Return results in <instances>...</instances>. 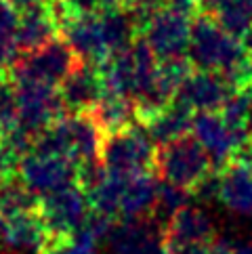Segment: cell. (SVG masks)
I'll return each mask as SVG.
<instances>
[{
	"label": "cell",
	"instance_id": "obj_1",
	"mask_svg": "<svg viewBox=\"0 0 252 254\" xmlns=\"http://www.w3.org/2000/svg\"><path fill=\"white\" fill-rule=\"evenodd\" d=\"M105 132L99 128L91 114H65L44 130L34 149L67 158L76 166L101 160Z\"/></svg>",
	"mask_w": 252,
	"mask_h": 254
},
{
	"label": "cell",
	"instance_id": "obj_2",
	"mask_svg": "<svg viewBox=\"0 0 252 254\" xmlns=\"http://www.w3.org/2000/svg\"><path fill=\"white\" fill-rule=\"evenodd\" d=\"M158 147L143 124H132L120 132L105 134L101 164L107 172L124 177L151 175L156 170Z\"/></svg>",
	"mask_w": 252,
	"mask_h": 254
},
{
	"label": "cell",
	"instance_id": "obj_3",
	"mask_svg": "<svg viewBox=\"0 0 252 254\" xmlns=\"http://www.w3.org/2000/svg\"><path fill=\"white\" fill-rule=\"evenodd\" d=\"M82 61L78 59L69 44L63 38H55L32 53H21L19 59L13 63V67L8 69V74L15 82H30L59 88L63 80Z\"/></svg>",
	"mask_w": 252,
	"mask_h": 254
},
{
	"label": "cell",
	"instance_id": "obj_4",
	"mask_svg": "<svg viewBox=\"0 0 252 254\" xmlns=\"http://www.w3.org/2000/svg\"><path fill=\"white\" fill-rule=\"evenodd\" d=\"M214 166L204 147L195 141L193 134H187L183 139H177L168 145L158 147L156 153V172L164 183L191 189L200 181L212 172Z\"/></svg>",
	"mask_w": 252,
	"mask_h": 254
},
{
	"label": "cell",
	"instance_id": "obj_5",
	"mask_svg": "<svg viewBox=\"0 0 252 254\" xmlns=\"http://www.w3.org/2000/svg\"><path fill=\"white\" fill-rule=\"evenodd\" d=\"M38 212L44 227H47L51 246L55 242L74 238L78 231H82L93 214V206L82 189L78 185H71L57 193L42 197L38 204Z\"/></svg>",
	"mask_w": 252,
	"mask_h": 254
},
{
	"label": "cell",
	"instance_id": "obj_6",
	"mask_svg": "<svg viewBox=\"0 0 252 254\" xmlns=\"http://www.w3.org/2000/svg\"><path fill=\"white\" fill-rule=\"evenodd\" d=\"M17 175L25 183L30 191L42 199L51 193H57L61 189L76 185L78 181V166L67 158L44 153L32 149L28 156H23L17 164Z\"/></svg>",
	"mask_w": 252,
	"mask_h": 254
},
{
	"label": "cell",
	"instance_id": "obj_7",
	"mask_svg": "<svg viewBox=\"0 0 252 254\" xmlns=\"http://www.w3.org/2000/svg\"><path fill=\"white\" fill-rule=\"evenodd\" d=\"M191 134L208 153L214 168H223L248 145V130L231 126L221 112H200L193 116Z\"/></svg>",
	"mask_w": 252,
	"mask_h": 254
},
{
	"label": "cell",
	"instance_id": "obj_8",
	"mask_svg": "<svg viewBox=\"0 0 252 254\" xmlns=\"http://www.w3.org/2000/svg\"><path fill=\"white\" fill-rule=\"evenodd\" d=\"M193 17L183 15L175 8H164L141 32V38L154 51L158 61L187 57L189 36H191Z\"/></svg>",
	"mask_w": 252,
	"mask_h": 254
},
{
	"label": "cell",
	"instance_id": "obj_9",
	"mask_svg": "<svg viewBox=\"0 0 252 254\" xmlns=\"http://www.w3.org/2000/svg\"><path fill=\"white\" fill-rule=\"evenodd\" d=\"M59 32H61V38L69 44L71 51L76 53L82 63L101 65L107 57H112V51L107 47L99 13L69 15L67 19L59 25Z\"/></svg>",
	"mask_w": 252,
	"mask_h": 254
},
{
	"label": "cell",
	"instance_id": "obj_10",
	"mask_svg": "<svg viewBox=\"0 0 252 254\" xmlns=\"http://www.w3.org/2000/svg\"><path fill=\"white\" fill-rule=\"evenodd\" d=\"M233 93H238V90L231 86V82L223 74L193 69L183 82L177 99L195 114L221 112L225 103L233 97Z\"/></svg>",
	"mask_w": 252,
	"mask_h": 254
},
{
	"label": "cell",
	"instance_id": "obj_11",
	"mask_svg": "<svg viewBox=\"0 0 252 254\" xmlns=\"http://www.w3.org/2000/svg\"><path fill=\"white\" fill-rule=\"evenodd\" d=\"M105 240L112 254H164V233L151 219L114 223Z\"/></svg>",
	"mask_w": 252,
	"mask_h": 254
},
{
	"label": "cell",
	"instance_id": "obj_12",
	"mask_svg": "<svg viewBox=\"0 0 252 254\" xmlns=\"http://www.w3.org/2000/svg\"><path fill=\"white\" fill-rule=\"evenodd\" d=\"M49 233L44 227L40 212H23L4 219L0 244L17 254H44L49 248Z\"/></svg>",
	"mask_w": 252,
	"mask_h": 254
},
{
	"label": "cell",
	"instance_id": "obj_13",
	"mask_svg": "<svg viewBox=\"0 0 252 254\" xmlns=\"http://www.w3.org/2000/svg\"><path fill=\"white\" fill-rule=\"evenodd\" d=\"M59 95L67 114H91L103 97V84L97 65L80 63L59 86Z\"/></svg>",
	"mask_w": 252,
	"mask_h": 254
},
{
	"label": "cell",
	"instance_id": "obj_14",
	"mask_svg": "<svg viewBox=\"0 0 252 254\" xmlns=\"http://www.w3.org/2000/svg\"><path fill=\"white\" fill-rule=\"evenodd\" d=\"M59 23L51 8V0L42 4H32L19 11L15 42L19 53H32L36 49L59 38Z\"/></svg>",
	"mask_w": 252,
	"mask_h": 254
},
{
	"label": "cell",
	"instance_id": "obj_15",
	"mask_svg": "<svg viewBox=\"0 0 252 254\" xmlns=\"http://www.w3.org/2000/svg\"><path fill=\"white\" fill-rule=\"evenodd\" d=\"M164 233V246L168 248H185V246H200L214 240V227L210 216L200 206H185L179 210L168 225L162 229Z\"/></svg>",
	"mask_w": 252,
	"mask_h": 254
},
{
	"label": "cell",
	"instance_id": "obj_16",
	"mask_svg": "<svg viewBox=\"0 0 252 254\" xmlns=\"http://www.w3.org/2000/svg\"><path fill=\"white\" fill-rule=\"evenodd\" d=\"M219 199L227 210L252 219V170L240 160H231L221 168Z\"/></svg>",
	"mask_w": 252,
	"mask_h": 254
},
{
	"label": "cell",
	"instance_id": "obj_17",
	"mask_svg": "<svg viewBox=\"0 0 252 254\" xmlns=\"http://www.w3.org/2000/svg\"><path fill=\"white\" fill-rule=\"evenodd\" d=\"M193 116L195 112H191L185 103L175 99L162 112H158L156 116H151L149 120L143 122V126H145L151 141L162 147V145H168L177 139H183L187 134H191Z\"/></svg>",
	"mask_w": 252,
	"mask_h": 254
},
{
	"label": "cell",
	"instance_id": "obj_18",
	"mask_svg": "<svg viewBox=\"0 0 252 254\" xmlns=\"http://www.w3.org/2000/svg\"><path fill=\"white\" fill-rule=\"evenodd\" d=\"M91 116L95 118L99 128L105 134L120 132L124 128H128V126H132L134 120H139L137 107H134L130 99L112 95V93H103V97L99 99V103L95 105Z\"/></svg>",
	"mask_w": 252,
	"mask_h": 254
},
{
	"label": "cell",
	"instance_id": "obj_19",
	"mask_svg": "<svg viewBox=\"0 0 252 254\" xmlns=\"http://www.w3.org/2000/svg\"><path fill=\"white\" fill-rule=\"evenodd\" d=\"M38 204H40V199L25 187V183L19 179L17 172L0 183V212L4 214V219L15 216V214L38 210Z\"/></svg>",
	"mask_w": 252,
	"mask_h": 254
},
{
	"label": "cell",
	"instance_id": "obj_20",
	"mask_svg": "<svg viewBox=\"0 0 252 254\" xmlns=\"http://www.w3.org/2000/svg\"><path fill=\"white\" fill-rule=\"evenodd\" d=\"M17 19H19V11L6 0H0V74L11 69L21 55L15 42Z\"/></svg>",
	"mask_w": 252,
	"mask_h": 254
},
{
	"label": "cell",
	"instance_id": "obj_21",
	"mask_svg": "<svg viewBox=\"0 0 252 254\" xmlns=\"http://www.w3.org/2000/svg\"><path fill=\"white\" fill-rule=\"evenodd\" d=\"M191 191L183 187H177V185H170L164 183L158 187V195H156V204H154V212H151V221H154L160 229H164L168 225V221L173 216L183 210L185 206H189V199H191Z\"/></svg>",
	"mask_w": 252,
	"mask_h": 254
},
{
	"label": "cell",
	"instance_id": "obj_22",
	"mask_svg": "<svg viewBox=\"0 0 252 254\" xmlns=\"http://www.w3.org/2000/svg\"><path fill=\"white\" fill-rule=\"evenodd\" d=\"M214 19L231 36L242 40L252 30V0H227Z\"/></svg>",
	"mask_w": 252,
	"mask_h": 254
},
{
	"label": "cell",
	"instance_id": "obj_23",
	"mask_svg": "<svg viewBox=\"0 0 252 254\" xmlns=\"http://www.w3.org/2000/svg\"><path fill=\"white\" fill-rule=\"evenodd\" d=\"M19 124V93L8 71L0 74V137L13 132Z\"/></svg>",
	"mask_w": 252,
	"mask_h": 254
},
{
	"label": "cell",
	"instance_id": "obj_24",
	"mask_svg": "<svg viewBox=\"0 0 252 254\" xmlns=\"http://www.w3.org/2000/svg\"><path fill=\"white\" fill-rule=\"evenodd\" d=\"M69 15H95L110 11L116 6H124L122 0H59Z\"/></svg>",
	"mask_w": 252,
	"mask_h": 254
},
{
	"label": "cell",
	"instance_id": "obj_25",
	"mask_svg": "<svg viewBox=\"0 0 252 254\" xmlns=\"http://www.w3.org/2000/svg\"><path fill=\"white\" fill-rule=\"evenodd\" d=\"M164 254H236V252H233V242L214 238L212 242L200 244V246H185V248L164 246Z\"/></svg>",
	"mask_w": 252,
	"mask_h": 254
},
{
	"label": "cell",
	"instance_id": "obj_26",
	"mask_svg": "<svg viewBox=\"0 0 252 254\" xmlns=\"http://www.w3.org/2000/svg\"><path fill=\"white\" fill-rule=\"evenodd\" d=\"M195 2H197V11L200 13L214 17L225 4H227V0H195Z\"/></svg>",
	"mask_w": 252,
	"mask_h": 254
},
{
	"label": "cell",
	"instance_id": "obj_27",
	"mask_svg": "<svg viewBox=\"0 0 252 254\" xmlns=\"http://www.w3.org/2000/svg\"><path fill=\"white\" fill-rule=\"evenodd\" d=\"M8 4H13L17 11H21V8H28L32 4H42V2H49V0H6Z\"/></svg>",
	"mask_w": 252,
	"mask_h": 254
},
{
	"label": "cell",
	"instance_id": "obj_28",
	"mask_svg": "<svg viewBox=\"0 0 252 254\" xmlns=\"http://www.w3.org/2000/svg\"><path fill=\"white\" fill-rule=\"evenodd\" d=\"M236 160H240V162H244V164H246V166H248V168L252 170V145H250V143L246 145V147H244V149H242V151H240V156H238Z\"/></svg>",
	"mask_w": 252,
	"mask_h": 254
},
{
	"label": "cell",
	"instance_id": "obj_29",
	"mask_svg": "<svg viewBox=\"0 0 252 254\" xmlns=\"http://www.w3.org/2000/svg\"><path fill=\"white\" fill-rule=\"evenodd\" d=\"M242 42H244V49H246V53H248V57L252 59V30L242 38Z\"/></svg>",
	"mask_w": 252,
	"mask_h": 254
},
{
	"label": "cell",
	"instance_id": "obj_30",
	"mask_svg": "<svg viewBox=\"0 0 252 254\" xmlns=\"http://www.w3.org/2000/svg\"><path fill=\"white\" fill-rule=\"evenodd\" d=\"M248 143L252 145V114H250V122H248Z\"/></svg>",
	"mask_w": 252,
	"mask_h": 254
},
{
	"label": "cell",
	"instance_id": "obj_31",
	"mask_svg": "<svg viewBox=\"0 0 252 254\" xmlns=\"http://www.w3.org/2000/svg\"><path fill=\"white\" fill-rule=\"evenodd\" d=\"M2 227H4V214L0 212V233H2Z\"/></svg>",
	"mask_w": 252,
	"mask_h": 254
},
{
	"label": "cell",
	"instance_id": "obj_32",
	"mask_svg": "<svg viewBox=\"0 0 252 254\" xmlns=\"http://www.w3.org/2000/svg\"><path fill=\"white\" fill-rule=\"evenodd\" d=\"M122 2H124V6H126V4H128V2H132V0H122Z\"/></svg>",
	"mask_w": 252,
	"mask_h": 254
}]
</instances>
